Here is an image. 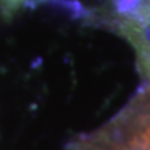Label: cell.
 Instances as JSON below:
<instances>
[{
    "label": "cell",
    "instance_id": "obj_1",
    "mask_svg": "<svg viewBox=\"0 0 150 150\" xmlns=\"http://www.w3.org/2000/svg\"><path fill=\"white\" fill-rule=\"evenodd\" d=\"M96 21L110 25L134 45L140 70L150 79V0H111L99 8Z\"/></svg>",
    "mask_w": 150,
    "mask_h": 150
}]
</instances>
